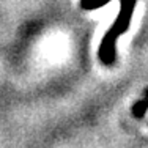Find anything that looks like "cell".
Masks as SVG:
<instances>
[{
	"label": "cell",
	"instance_id": "cell-1",
	"mask_svg": "<svg viewBox=\"0 0 148 148\" xmlns=\"http://www.w3.org/2000/svg\"><path fill=\"white\" fill-rule=\"evenodd\" d=\"M137 0H121V8H120V14L114 25L109 29V32L104 35V40L99 47V58L104 65H112L115 62V43L120 35H123L129 27V21H131L132 11L136 8Z\"/></svg>",
	"mask_w": 148,
	"mask_h": 148
},
{
	"label": "cell",
	"instance_id": "cell-2",
	"mask_svg": "<svg viewBox=\"0 0 148 148\" xmlns=\"http://www.w3.org/2000/svg\"><path fill=\"white\" fill-rule=\"evenodd\" d=\"M145 110H147V101H145V98H143V99H140L139 103L134 106L132 112H134V115H136V117L142 118L143 115H145Z\"/></svg>",
	"mask_w": 148,
	"mask_h": 148
}]
</instances>
